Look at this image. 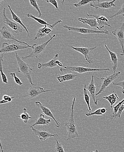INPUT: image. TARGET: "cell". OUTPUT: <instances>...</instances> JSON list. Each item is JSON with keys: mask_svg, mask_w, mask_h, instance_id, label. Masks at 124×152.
<instances>
[{"mask_svg": "<svg viewBox=\"0 0 124 152\" xmlns=\"http://www.w3.org/2000/svg\"><path fill=\"white\" fill-rule=\"evenodd\" d=\"M75 100L76 98L75 97L73 99V102H72L71 117H70L69 121L65 124L66 129H67V132H68V138H67V140L79 137V134H78L77 129L76 125L75 118H74V105H75Z\"/></svg>", "mask_w": 124, "mask_h": 152, "instance_id": "1", "label": "cell"}, {"mask_svg": "<svg viewBox=\"0 0 124 152\" xmlns=\"http://www.w3.org/2000/svg\"><path fill=\"white\" fill-rule=\"evenodd\" d=\"M16 57L18 63V72L24 75L29 81L32 86H34L31 77V72L33 71V69L30 68L29 64L24 62L21 59L17 52H16Z\"/></svg>", "mask_w": 124, "mask_h": 152, "instance_id": "2", "label": "cell"}, {"mask_svg": "<svg viewBox=\"0 0 124 152\" xmlns=\"http://www.w3.org/2000/svg\"><path fill=\"white\" fill-rule=\"evenodd\" d=\"M50 37V39L48 41H46L45 43L41 44V45H37L36 44H35L32 46V48H33V51L31 54L27 56H24L22 57L24 59H27L28 58H38L42 55V54L44 53V50H45L46 47L47 45L49 43V42L54 38L56 35L55 34L52 37L49 35Z\"/></svg>", "mask_w": 124, "mask_h": 152, "instance_id": "3", "label": "cell"}, {"mask_svg": "<svg viewBox=\"0 0 124 152\" xmlns=\"http://www.w3.org/2000/svg\"><path fill=\"white\" fill-rule=\"evenodd\" d=\"M28 48H32V46H28L27 45H22L20 43L15 42L13 44H9L7 43H4L2 45L0 53L1 54H5L9 52H13L17 50H24Z\"/></svg>", "mask_w": 124, "mask_h": 152, "instance_id": "4", "label": "cell"}, {"mask_svg": "<svg viewBox=\"0 0 124 152\" xmlns=\"http://www.w3.org/2000/svg\"><path fill=\"white\" fill-rule=\"evenodd\" d=\"M60 71L61 72H76L79 74L84 73L88 72H93L97 71H110L109 69H92V68H85L79 66H63L61 68Z\"/></svg>", "mask_w": 124, "mask_h": 152, "instance_id": "5", "label": "cell"}, {"mask_svg": "<svg viewBox=\"0 0 124 152\" xmlns=\"http://www.w3.org/2000/svg\"><path fill=\"white\" fill-rule=\"evenodd\" d=\"M63 27L65 29H67L68 31L78 32L83 34H109V32L106 29H103V30L102 31H100V30H94V29H89V28H83L71 27V26H67L66 25L63 26Z\"/></svg>", "mask_w": 124, "mask_h": 152, "instance_id": "6", "label": "cell"}, {"mask_svg": "<svg viewBox=\"0 0 124 152\" xmlns=\"http://www.w3.org/2000/svg\"><path fill=\"white\" fill-rule=\"evenodd\" d=\"M6 8H4L3 11V23L8 25L14 32L15 33H19L22 34L23 33V28L21 27L20 25L16 22H13L12 20L8 18L6 16L5 14Z\"/></svg>", "mask_w": 124, "mask_h": 152, "instance_id": "7", "label": "cell"}, {"mask_svg": "<svg viewBox=\"0 0 124 152\" xmlns=\"http://www.w3.org/2000/svg\"><path fill=\"white\" fill-rule=\"evenodd\" d=\"M1 38L2 39H7L8 41H15L21 44H23L28 46H30L26 42L18 40L13 35L11 30L5 26H4L2 27L1 29Z\"/></svg>", "mask_w": 124, "mask_h": 152, "instance_id": "8", "label": "cell"}, {"mask_svg": "<svg viewBox=\"0 0 124 152\" xmlns=\"http://www.w3.org/2000/svg\"><path fill=\"white\" fill-rule=\"evenodd\" d=\"M121 74V72H118L110 76H107L106 78H101V80H102V86L100 91L96 94V96L99 95L100 94H101L104 91L106 88L111 84V83H113V81L117 78Z\"/></svg>", "mask_w": 124, "mask_h": 152, "instance_id": "9", "label": "cell"}, {"mask_svg": "<svg viewBox=\"0 0 124 152\" xmlns=\"http://www.w3.org/2000/svg\"><path fill=\"white\" fill-rule=\"evenodd\" d=\"M73 50L83 54L85 57L86 61L89 64L92 63L93 61H92V58L91 57L92 51L97 48V46L93 47V48H75V47L71 46Z\"/></svg>", "mask_w": 124, "mask_h": 152, "instance_id": "10", "label": "cell"}, {"mask_svg": "<svg viewBox=\"0 0 124 152\" xmlns=\"http://www.w3.org/2000/svg\"><path fill=\"white\" fill-rule=\"evenodd\" d=\"M124 17V15H123ZM112 34L116 37L122 48V54L120 56H124V21L121 27L113 31Z\"/></svg>", "mask_w": 124, "mask_h": 152, "instance_id": "11", "label": "cell"}, {"mask_svg": "<svg viewBox=\"0 0 124 152\" xmlns=\"http://www.w3.org/2000/svg\"><path fill=\"white\" fill-rule=\"evenodd\" d=\"M51 91L50 90H44L42 87L36 86H31L25 94L23 96L24 97H30L31 98H35L38 97L39 95L45 92Z\"/></svg>", "mask_w": 124, "mask_h": 152, "instance_id": "12", "label": "cell"}, {"mask_svg": "<svg viewBox=\"0 0 124 152\" xmlns=\"http://www.w3.org/2000/svg\"><path fill=\"white\" fill-rule=\"evenodd\" d=\"M116 0L111 1V2H100V1H93V2L90 3V5L96 9H100L105 11L106 9H109L112 7H115L114 2Z\"/></svg>", "mask_w": 124, "mask_h": 152, "instance_id": "13", "label": "cell"}, {"mask_svg": "<svg viewBox=\"0 0 124 152\" xmlns=\"http://www.w3.org/2000/svg\"><path fill=\"white\" fill-rule=\"evenodd\" d=\"M32 131L35 133V135L38 136L41 141H44L50 137H58V135L55 134H52L45 130L43 131H38L35 128H31Z\"/></svg>", "mask_w": 124, "mask_h": 152, "instance_id": "14", "label": "cell"}, {"mask_svg": "<svg viewBox=\"0 0 124 152\" xmlns=\"http://www.w3.org/2000/svg\"><path fill=\"white\" fill-rule=\"evenodd\" d=\"M35 104L38 107L40 108L42 112L44 113V115H45L46 116L50 117V118L53 119L55 122V126H56L57 128H59V127H60V126H61V123L55 119V118L53 114H52V112L51 111V110H50L49 109L44 106L41 103L39 102V101H37V102H36Z\"/></svg>", "mask_w": 124, "mask_h": 152, "instance_id": "15", "label": "cell"}, {"mask_svg": "<svg viewBox=\"0 0 124 152\" xmlns=\"http://www.w3.org/2000/svg\"><path fill=\"white\" fill-rule=\"evenodd\" d=\"M86 88L87 90H88L91 96L92 99L94 101V103L95 105H97L99 99H97V98H96V87L95 84V82H94V75H92V77L91 81L90 83H89L88 86H86Z\"/></svg>", "mask_w": 124, "mask_h": 152, "instance_id": "16", "label": "cell"}, {"mask_svg": "<svg viewBox=\"0 0 124 152\" xmlns=\"http://www.w3.org/2000/svg\"><path fill=\"white\" fill-rule=\"evenodd\" d=\"M54 28L47 26H44V27L41 28L38 30L34 40H37L40 38L44 37L47 35H50V33L52 32Z\"/></svg>", "mask_w": 124, "mask_h": 152, "instance_id": "17", "label": "cell"}, {"mask_svg": "<svg viewBox=\"0 0 124 152\" xmlns=\"http://www.w3.org/2000/svg\"><path fill=\"white\" fill-rule=\"evenodd\" d=\"M59 59V54H55L54 58L52 60L49 62L41 64L39 63L38 65V69H45L46 68H54L57 67L58 65L56 64V61Z\"/></svg>", "mask_w": 124, "mask_h": 152, "instance_id": "18", "label": "cell"}, {"mask_svg": "<svg viewBox=\"0 0 124 152\" xmlns=\"http://www.w3.org/2000/svg\"><path fill=\"white\" fill-rule=\"evenodd\" d=\"M104 47L106 48L107 50H108L110 54V57L111 58V62L112 64L113 67L112 69L113 70L114 74L116 73V71L117 68L118 66V58H117V55L114 52H112L107 48V44H105Z\"/></svg>", "mask_w": 124, "mask_h": 152, "instance_id": "19", "label": "cell"}, {"mask_svg": "<svg viewBox=\"0 0 124 152\" xmlns=\"http://www.w3.org/2000/svg\"><path fill=\"white\" fill-rule=\"evenodd\" d=\"M26 15L28 17H29V18H32V19L35 20V21H37L38 23L42 25L47 26L53 28H54L55 26L56 25L58 24L59 23H62V20H58V21H56V22H55V23L53 25H52L49 24L46 21L42 20L41 18L35 17V16L33 15L30 14V13L27 14Z\"/></svg>", "mask_w": 124, "mask_h": 152, "instance_id": "20", "label": "cell"}, {"mask_svg": "<svg viewBox=\"0 0 124 152\" xmlns=\"http://www.w3.org/2000/svg\"><path fill=\"white\" fill-rule=\"evenodd\" d=\"M78 21L83 23L89 25L91 27L93 28H97L100 29L97 21L96 18L92 19V18H78Z\"/></svg>", "mask_w": 124, "mask_h": 152, "instance_id": "21", "label": "cell"}, {"mask_svg": "<svg viewBox=\"0 0 124 152\" xmlns=\"http://www.w3.org/2000/svg\"><path fill=\"white\" fill-rule=\"evenodd\" d=\"M8 7H9V10H10V12H11V14H12L13 20V21H15L16 23H18L20 25L24 27V28H25L26 31H27V33L28 34L29 37H30V35L29 33L28 30L26 26L24 24V23L22 22L21 18H19L18 16H17L16 14L13 11V10L11 9V6H10V5H8Z\"/></svg>", "mask_w": 124, "mask_h": 152, "instance_id": "22", "label": "cell"}, {"mask_svg": "<svg viewBox=\"0 0 124 152\" xmlns=\"http://www.w3.org/2000/svg\"><path fill=\"white\" fill-rule=\"evenodd\" d=\"M78 75L75 74H66L63 75H59L57 77V79L59 83H61L66 81L72 80L75 79Z\"/></svg>", "mask_w": 124, "mask_h": 152, "instance_id": "23", "label": "cell"}, {"mask_svg": "<svg viewBox=\"0 0 124 152\" xmlns=\"http://www.w3.org/2000/svg\"><path fill=\"white\" fill-rule=\"evenodd\" d=\"M51 120L50 119H46L44 118V115L43 114H41L40 115V116L38 118L37 120L34 123V125H32V126H30V128H33L34 126H36V125H49L51 122Z\"/></svg>", "mask_w": 124, "mask_h": 152, "instance_id": "24", "label": "cell"}, {"mask_svg": "<svg viewBox=\"0 0 124 152\" xmlns=\"http://www.w3.org/2000/svg\"><path fill=\"white\" fill-rule=\"evenodd\" d=\"M103 99H106L111 104L110 108L113 107V106L115 104L116 102L119 99V97L117 96V94H114V92L108 96H103Z\"/></svg>", "mask_w": 124, "mask_h": 152, "instance_id": "25", "label": "cell"}, {"mask_svg": "<svg viewBox=\"0 0 124 152\" xmlns=\"http://www.w3.org/2000/svg\"><path fill=\"white\" fill-rule=\"evenodd\" d=\"M86 85H84V89H83V94H84V99L85 102L86 103L88 106V111L89 113H91V107L90 105V97L88 94L87 90L86 88Z\"/></svg>", "mask_w": 124, "mask_h": 152, "instance_id": "26", "label": "cell"}, {"mask_svg": "<svg viewBox=\"0 0 124 152\" xmlns=\"http://www.w3.org/2000/svg\"><path fill=\"white\" fill-rule=\"evenodd\" d=\"M17 117L21 118L25 123H27L29 120L30 119L32 118L27 112V109L26 108H24V110H23V113L21 114L20 116Z\"/></svg>", "mask_w": 124, "mask_h": 152, "instance_id": "27", "label": "cell"}, {"mask_svg": "<svg viewBox=\"0 0 124 152\" xmlns=\"http://www.w3.org/2000/svg\"><path fill=\"white\" fill-rule=\"evenodd\" d=\"M4 54H1V67H0V71H1V75L2 79L4 83L8 84V79L4 73L3 72V58Z\"/></svg>", "mask_w": 124, "mask_h": 152, "instance_id": "28", "label": "cell"}, {"mask_svg": "<svg viewBox=\"0 0 124 152\" xmlns=\"http://www.w3.org/2000/svg\"><path fill=\"white\" fill-rule=\"evenodd\" d=\"M29 2L31 6H32L34 9H35L38 12V18H41L42 15V13H41V11L38 5V1L36 0H30Z\"/></svg>", "mask_w": 124, "mask_h": 152, "instance_id": "29", "label": "cell"}, {"mask_svg": "<svg viewBox=\"0 0 124 152\" xmlns=\"http://www.w3.org/2000/svg\"><path fill=\"white\" fill-rule=\"evenodd\" d=\"M93 1H89V0H82V1H79L78 3L74 4V6L77 7V8H78V7H80V6L87 5L88 4L92 2H93Z\"/></svg>", "mask_w": 124, "mask_h": 152, "instance_id": "30", "label": "cell"}, {"mask_svg": "<svg viewBox=\"0 0 124 152\" xmlns=\"http://www.w3.org/2000/svg\"><path fill=\"white\" fill-rule=\"evenodd\" d=\"M124 104L122 105L121 107L118 110L117 113L114 114V115H113V116L111 117V119H114L116 118H120L121 117V115H122V113H123V111L124 110Z\"/></svg>", "mask_w": 124, "mask_h": 152, "instance_id": "31", "label": "cell"}, {"mask_svg": "<svg viewBox=\"0 0 124 152\" xmlns=\"http://www.w3.org/2000/svg\"><path fill=\"white\" fill-rule=\"evenodd\" d=\"M56 144L55 146V152H65L64 150L63 147V145L59 142L58 140H56Z\"/></svg>", "mask_w": 124, "mask_h": 152, "instance_id": "32", "label": "cell"}, {"mask_svg": "<svg viewBox=\"0 0 124 152\" xmlns=\"http://www.w3.org/2000/svg\"><path fill=\"white\" fill-rule=\"evenodd\" d=\"M85 115L88 117L91 116L93 115H103V114L101 112V108L98 109L96 111L91 113H86Z\"/></svg>", "mask_w": 124, "mask_h": 152, "instance_id": "33", "label": "cell"}, {"mask_svg": "<svg viewBox=\"0 0 124 152\" xmlns=\"http://www.w3.org/2000/svg\"><path fill=\"white\" fill-rule=\"evenodd\" d=\"M10 75H11L13 78L14 80V81H15L16 83L17 84L20 86L23 85V83L21 82L20 79H19L18 77H17V76H16V74L15 72L11 73L10 74Z\"/></svg>", "mask_w": 124, "mask_h": 152, "instance_id": "34", "label": "cell"}, {"mask_svg": "<svg viewBox=\"0 0 124 152\" xmlns=\"http://www.w3.org/2000/svg\"><path fill=\"white\" fill-rule=\"evenodd\" d=\"M122 14H124V4L122 6L121 9L117 12L115 14H114L113 15H111V16H108V18H114V17H116V16H117V15H120Z\"/></svg>", "mask_w": 124, "mask_h": 152, "instance_id": "35", "label": "cell"}, {"mask_svg": "<svg viewBox=\"0 0 124 152\" xmlns=\"http://www.w3.org/2000/svg\"><path fill=\"white\" fill-rule=\"evenodd\" d=\"M124 103V99L122 100L121 102H119L117 105L116 106L114 107H113L114 110V111L113 113V115H114V114H116L117 113V111H118V110L120 109V108L121 107L122 105Z\"/></svg>", "mask_w": 124, "mask_h": 152, "instance_id": "36", "label": "cell"}, {"mask_svg": "<svg viewBox=\"0 0 124 152\" xmlns=\"http://www.w3.org/2000/svg\"><path fill=\"white\" fill-rule=\"evenodd\" d=\"M46 2L48 3H51L54 5L55 7L56 10H59V7H58V2L55 0H46Z\"/></svg>", "mask_w": 124, "mask_h": 152, "instance_id": "37", "label": "cell"}, {"mask_svg": "<svg viewBox=\"0 0 124 152\" xmlns=\"http://www.w3.org/2000/svg\"><path fill=\"white\" fill-rule=\"evenodd\" d=\"M113 84L114 85L118 86H121L122 88V92L123 94H124V80L123 82H118V83H114L113 82Z\"/></svg>", "mask_w": 124, "mask_h": 152, "instance_id": "38", "label": "cell"}, {"mask_svg": "<svg viewBox=\"0 0 124 152\" xmlns=\"http://www.w3.org/2000/svg\"><path fill=\"white\" fill-rule=\"evenodd\" d=\"M15 98L14 96H9L7 95H5L3 96V98L4 100L8 101L9 102H11L13 100V99Z\"/></svg>", "mask_w": 124, "mask_h": 152, "instance_id": "39", "label": "cell"}, {"mask_svg": "<svg viewBox=\"0 0 124 152\" xmlns=\"http://www.w3.org/2000/svg\"><path fill=\"white\" fill-rule=\"evenodd\" d=\"M56 64H57V65H58V66H59V67H63L62 63L59 61V60L57 61H56Z\"/></svg>", "mask_w": 124, "mask_h": 152, "instance_id": "40", "label": "cell"}, {"mask_svg": "<svg viewBox=\"0 0 124 152\" xmlns=\"http://www.w3.org/2000/svg\"><path fill=\"white\" fill-rule=\"evenodd\" d=\"M106 110H106V108H101V112L103 115L106 113Z\"/></svg>", "mask_w": 124, "mask_h": 152, "instance_id": "41", "label": "cell"}, {"mask_svg": "<svg viewBox=\"0 0 124 152\" xmlns=\"http://www.w3.org/2000/svg\"><path fill=\"white\" fill-rule=\"evenodd\" d=\"M9 103L8 101L3 99V100H1V102H0V104H6V103Z\"/></svg>", "mask_w": 124, "mask_h": 152, "instance_id": "42", "label": "cell"}, {"mask_svg": "<svg viewBox=\"0 0 124 152\" xmlns=\"http://www.w3.org/2000/svg\"><path fill=\"white\" fill-rule=\"evenodd\" d=\"M0 144H1V152H4L3 150V147L2 146V143H1V142L0 141Z\"/></svg>", "mask_w": 124, "mask_h": 152, "instance_id": "43", "label": "cell"}, {"mask_svg": "<svg viewBox=\"0 0 124 152\" xmlns=\"http://www.w3.org/2000/svg\"><path fill=\"white\" fill-rule=\"evenodd\" d=\"M91 152H98V150H96V151H91Z\"/></svg>", "mask_w": 124, "mask_h": 152, "instance_id": "44", "label": "cell"}, {"mask_svg": "<svg viewBox=\"0 0 124 152\" xmlns=\"http://www.w3.org/2000/svg\"></svg>", "mask_w": 124, "mask_h": 152, "instance_id": "45", "label": "cell"}]
</instances>
